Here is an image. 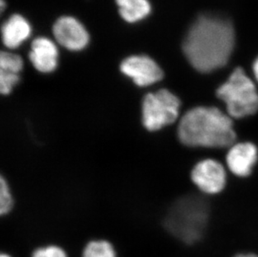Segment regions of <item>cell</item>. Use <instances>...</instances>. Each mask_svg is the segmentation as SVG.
<instances>
[{
  "mask_svg": "<svg viewBox=\"0 0 258 257\" xmlns=\"http://www.w3.org/2000/svg\"><path fill=\"white\" fill-rule=\"evenodd\" d=\"M53 33L58 44L70 50H81L89 43L85 27L73 17L59 18L54 24Z\"/></svg>",
  "mask_w": 258,
  "mask_h": 257,
  "instance_id": "8",
  "label": "cell"
},
{
  "mask_svg": "<svg viewBox=\"0 0 258 257\" xmlns=\"http://www.w3.org/2000/svg\"><path fill=\"white\" fill-rule=\"evenodd\" d=\"M22 68L23 60L20 56L8 52H2L0 54V71L19 75Z\"/></svg>",
  "mask_w": 258,
  "mask_h": 257,
  "instance_id": "14",
  "label": "cell"
},
{
  "mask_svg": "<svg viewBox=\"0 0 258 257\" xmlns=\"http://www.w3.org/2000/svg\"><path fill=\"white\" fill-rule=\"evenodd\" d=\"M180 142L190 147L223 148L233 144L236 133L231 118L216 107L190 109L178 126Z\"/></svg>",
  "mask_w": 258,
  "mask_h": 257,
  "instance_id": "2",
  "label": "cell"
},
{
  "mask_svg": "<svg viewBox=\"0 0 258 257\" xmlns=\"http://www.w3.org/2000/svg\"><path fill=\"white\" fill-rule=\"evenodd\" d=\"M13 207V199L10 188L6 180L1 177L0 180V213L5 215L9 213Z\"/></svg>",
  "mask_w": 258,
  "mask_h": 257,
  "instance_id": "15",
  "label": "cell"
},
{
  "mask_svg": "<svg viewBox=\"0 0 258 257\" xmlns=\"http://www.w3.org/2000/svg\"><path fill=\"white\" fill-rule=\"evenodd\" d=\"M0 257H11L10 255H8V254H2V255H0Z\"/></svg>",
  "mask_w": 258,
  "mask_h": 257,
  "instance_id": "21",
  "label": "cell"
},
{
  "mask_svg": "<svg viewBox=\"0 0 258 257\" xmlns=\"http://www.w3.org/2000/svg\"><path fill=\"white\" fill-rule=\"evenodd\" d=\"M257 160V149L249 142L234 145L227 155V163L231 172L237 176H247Z\"/></svg>",
  "mask_w": 258,
  "mask_h": 257,
  "instance_id": "9",
  "label": "cell"
},
{
  "mask_svg": "<svg viewBox=\"0 0 258 257\" xmlns=\"http://www.w3.org/2000/svg\"><path fill=\"white\" fill-rule=\"evenodd\" d=\"M119 15L126 22L136 23L143 20L151 13L148 0H115Z\"/></svg>",
  "mask_w": 258,
  "mask_h": 257,
  "instance_id": "12",
  "label": "cell"
},
{
  "mask_svg": "<svg viewBox=\"0 0 258 257\" xmlns=\"http://www.w3.org/2000/svg\"><path fill=\"white\" fill-rule=\"evenodd\" d=\"M19 81L20 76L17 74L0 71V91L3 95H9Z\"/></svg>",
  "mask_w": 258,
  "mask_h": 257,
  "instance_id": "16",
  "label": "cell"
},
{
  "mask_svg": "<svg viewBox=\"0 0 258 257\" xmlns=\"http://www.w3.org/2000/svg\"><path fill=\"white\" fill-rule=\"evenodd\" d=\"M209 217V208L204 200L185 197L173 205L165 225L175 237L188 244L200 240Z\"/></svg>",
  "mask_w": 258,
  "mask_h": 257,
  "instance_id": "3",
  "label": "cell"
},
{
  "mask_svg": "<svg viewBox=\"0 0 258 257\" xmlns=\"http://www.w3.org/2000/svg\"><path fill=\"white\" fill-rule=\"evenodd\" d=\"M122 73L132 79L138 86H149L163 78L161 67L148 56H131L120 65Z\"/></svg>",
  "mask_w": 258,
  "mask_h": 257,
  "instance_id": "6",
  "label": "cell"
},
{
  "mask_svg": "<svg viewBox=\"0 0 258 257\" xmlns=\"http://www.w3.org/2000/svg\"><path fill=\"white\" fill-rule=\"evenodd\" d=\"M253 72L256 77V80L258 81V58H256L253 63Z\"/></svg>",
  "mask_w": 258,
  "mask_h": 257,
  "instance_id": "18",
  "label": "cell"
},
{
  "mask_svg": "<svg viewBox=\"0 0 258 257\" xmlns=\"http://www.w3.org/2000/svg\"><path fill=\"white\" fill-rule=\"evenodd\" d=\"M194 184L207 194H217L224 189L227 175L223 166L217 160H202L191 171Z\"/></svg>",
  "mask_w": 258,
  "mask_h": 257,
  "instance_id": "7",
  "label": "cell"
},
{
  "mask_svg": "<svg viewBox=\"0 0 258 257\" xmlns=\"http://www.w3.org/2000/svg\"><path fill=\"white\" fill-rule=\"evenodd\" d=\"M1 10H4V8H5V1L4 0H1Z\"/></svg>",
  "mask_w": 258,
  "mask_h": 257,
  "instance_id": "20",
  "label": "cell"
},
{
  "mask_svg": "<svg viewBox=\"0 0 258 257\" xmlns=\"http://www.w3.org/2000/svg\"><path fill=\"white\" fill-rule=\"evenodd\" d=\"M217 95L225 103L232 118L241 119L258 110L257 90L243 69H236L227 82L217 89Z\"/></svg>",
  "mask_w": 258,
  "mask_h": 257,
  "instance_id": "4",
  "label": "cell"
},
{
  "mask_svg": "<svg viewBox=\"0 0 258 257\" xmlns=\"http://www.w3.org/2000/svg\"><path fill=\"white\" fill-rule=\"evenodd\" d=\"M180 106V100L169 90L147 94L142 102L144 126L155 131L172 124L177 119Z\"/></svg>",
  "mask_w": 258,
  "mask_h": 257,
  "instance_id": "5",
  "label": "cell"
},
{
  "mask_svg": "<svg viewBox=\"0 0 258 257\" xmlns=\"http://www.w3.org/2000/svg\"><path fill=\"white\" fill-rule=\"evenodd\" d=\"M82 257H116V254L107 240H93L84 249Z\"/></svg>",
  "mask_w": 258,
  "mask_h": 257,
  "instance_id": "13",
  "label": "cell"
},
{
  "mask_svg": "<svg viewBox=\"0 0 258 257\" xmlns=\"http://www.w3.org/2000/svg\"><path fill=\"white\" fill-rule=\"evenodd\" d=\"M32 257H67V254L57 245H49L34 250Z\"/></svg>",
  "mask_w": 258,
  "mask_h": 257,
  "instance_id": "17",
  "label": "cell"
},
{
  "mask_svg": "<svg viewBox=\"0 0 258 257\" xmlns=\"http://www.w3.org/2000/svg\"><path fill=\"white\" fill-rule=\"evenodd\" d=\"M236 257H258L257 255H253V254H242V255H239Z\"/></svg>",
  "mask_w": 258,
  "mask_h": 257,
  "instance_id": "19",
  "label": "cell"
},
{
  "mask_svg": "<svg viewBox=\"0 0 258 257\" xmlns=\"http://www.w3.org/2000/svg\"><path fill=\"white\" fill-rule=\"evenodd\" d=\"M31 28L27 20L21 15H12L2 27L4 44L10 49H15L29 38Z\"/></svg>",
  "mask_w": 258,
  "mask_h": 257,
  "instance_id": "11",
  "label": "cell"
},
{
  "mask_svg": "<svg viewBox=\"0 0 258 257\" xmlns=\"http://www.w3.org/2000/svg\"><path fill=\"white\" fill-rule=\"evenodd\" d=\"M58 54L56 45L50 39L38 38L32 43L29 59L37 71L50 73L56 69Z\"/></svg>",
  "mask_w": 258,
  "mask_h": 257,
  "instance_id": "10",
  "label": "cell"
},
{
  "mask_svg": "<svg viewBox=\"0 0 258 257\" xmlns=\"http://www.w3.org/2000/svg\"><path fill=\"white\" fill-rule=\"evenodd\" d=\"M235 34L229 21L201 16L183 42V51L190 65L202 73L223 67L233 50Z\"/></svg>",
  "mask_w": 258,
  "mask_h": 257,
  "instance_id": "1",
  "label": "cell"
}]
</instances>
